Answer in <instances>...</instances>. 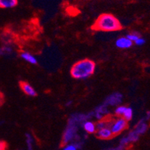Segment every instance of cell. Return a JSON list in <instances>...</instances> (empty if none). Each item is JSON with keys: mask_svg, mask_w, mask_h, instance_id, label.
Wrapping results in <instances>:
<instances>
[{"mask_svg": "<svg viewBox=\"0 0 150 150\" xmlns=\"http://www.w3.org/2000/svg\"><path fill=\"white\" fill-rule=\"evenodd\" d=\"M20 86H21V89H22L23 92L26 94V96H30V97H35V96H37V92H36L35 89L27 82L21 81Z\"/></svg>", "mask_w": 150, "mask_h": 150, "instance_id": "cell-7", "label": "cell"}, {"mask_svg": "<svg viewBox=\"0 0 150 150\" xmlns=\"http://www.w3.org/2000/svg\"><path fill=\"white\" fill-rule=\"evenodd\" d=\"M7 146V143L5 142L0 141V150H6Z\"/></svg>", "mask_w": 150, "mask_h": 150, "instance_id": "cell-19", "label": "cell"}, {"mask_svg": "<svg viewBox=\"0 0 150 150\" xmlns=\"http://www.w3.org/2000/svg\"><path fill=\"white\" fill-rule=\"evenodd\" d=\"M92 29L100 32H116L122 29V24L115 16L110 14H102L96 19Z\"/></svg>", "mask_w": 150, "mask_h": 150, "instance_id": "cell-1", "label": "cell"}, {"mask_svg": "<svg viewBox=\"0 0 150 150\" xmlns=\"http://www.w3.org/2000/svg\"><path fill=\"white\" fill-rule=\"evenodd\" d=\"M148 128V126H147V124L146 123V121L144 119L140 120L138 122V124L137 125L136 128H134V131H136L137 133H138L139 134H142L145 133L146 131Z\"/></svg>", "mask_w": 150, "mask_h": 150, "instance_id": "cell-13", "label": "cell"}, {"mask_svg": "<svg viewBox=\"0 0 150 150\" xmlns=\"http://www.w3.org/2000/svg\"><path fill=\"white\" fill-rule=\"evenodd\" d=\"M77 130V123L75 122L72 119L69 120L68 125L63 136V141L65 143H67L68 141L71 140L76 135V132Z\"/></svg>", "mask_w": 150, "mask_h": 150, "instance_id": "cell-4", "label": "cell"}, {"mask_svg": "<svg viewBox=\"0 0 150 150\" xmlns=\"http://www.w3.org/2000/svg\"><path fill=\"white\" fill-rule=\"evenodd\" d=\"M127 107L122 105L117 106L115 109V114L118 116V117H122L123 114H124L125 111L126 110Z\"/></svg>", "mask_w": 150, "mask_h": 150, "instance_id": "cell-15", "label": "cell"}, {"mask_svg": "<svg viewBox=\"0 0 150 150\" xmlns=\"http://www.w3.org/2000/svg\"><path fill=\"white\" fill-rule=\"evenodd\" d=\"M96 65L89 59L80 60L73 65L70 71L71 77L77 80H85L95 73Z\"/></svg>", "mask_w": 150, "mask_h": 150, "instance_id": "cell-2", "label": "cell"}, {"mask_svg": "<svg viewBox=\"0 0 150 150\" xmlns=\"http://www.w3.org/2000/svg\"><path fill=\"white\" fill-rule=\"evenodd\" d=\"M83 128L84 131L88 134H94L96 133L97 129H96V124L90 120H86L83 123Z\"/></svg>", "mask_w": 150, "mask_h": 150, "instance_id": "cell-10", "label": "cell"}, {"mask_svg": "<svg viewBox=\"0 0 150 150\" xmlns=\"http://www.w3.org/2000/svg\"><path fill=\"white\" fill-rule=\"evenodd\" d=\"M149 118H150V112L149 111V112H146V116L144 117V120H145V121H146V120H149Z\"/></svg>", "mask_w": 150, "mask_h": 150, "instance_id": "cell-20", "label": "cell"}, {"mask_svg": "<svg viewBox=\"0 0 150 150\" xmlns=\"http://www.w3.org/2000/svg\"><path fill=\"white\" fill-rule=\"evenodd\" d=\"M2 100H3V97H2V94L0 93V104H2Z\"/></svg>", "mask_w": 150, "mask_h": 150, "instance_id": "cell-21", "label": "cell"}, {"mask_svg": "<svg viewBox=\"0 0 150 150\" xmlns=\"http://www.w3.org/2000/svg\"><path fill=\"white\" fill-rule=\"evenodd\" d=\"M96 133L97 137L101 140H109L113 137V134L109 127H105V128L97 130Z\"/></svg>", "mask_w": 150, "mask_h": 150, "instance_id": "cell-8", "label": "cell"}, {"mask_svg": "<svg viewBox=\"0 0 150 150\" xmlns=\"http://www.w3.org/2000/svg\"><path fill=\"white\" fill-rule=\"evenodd\" d=\"M109 128L113 136L120 134L128 128V122L122 117H118L115 120H110Z\"/></svg>", "mask_w": 150, "mask_h": 150, "instance_id": "cell-3", "label": "cell"}, {"mask_svg": "<svg viewBox=\"0 0 150 150\" xmlns=\"http://www.w3.org/2000/svg\"><path fill=\"white\" fill-rule=\"evenodd\" d=\"M21 57L22 59L24 60V61L27 62L32 64V65H36V64L38 63V60L37 59L35 58V56L32 55L30 53H29V52H22V53H21Z\"/></svg>", "mask_w": 150, "mask_h": 150, "instance_id": "cell-11", "label": "cell"}, {"mask_svg": "<svg viewBox=\"0 0 150 150\" xmlns=\"http://www.w3.org/2000/svg\"><path fill=\"white\" fill-rule=\"evenodd\" d=\"M126 37L128 38V39H129L130 41H131V42L134 43V42H135V41H136L138 39V38L140 37V36L139 35L138 33H130V34L127 35Z\"/></svg>", "mask_w": 150, "mask_h": 150, "instance_id": "cell-16", "label": "cell"}, {"mask_svg": "<svg viewBox=\"0 0 150 150\" xmlns=\"http://www.w3.org/2000/svg\"><path fill=\"white\" fill-rule=\"evenodd\" d=\"M62 150H77V146L74 144H67L64 146Z\"/></svg>", "mask_w": 150, "mask_h": 150, "instance_id": "cell-17", "label": "cell"}, {"mask_svg": "<svg viewBox=\"0 0 150 150\" xmlns=\"http://www.w3.org/2000/svg\"><path fill=\"white\" fill-rule=\"evenodd\" d=\"M108 114V107L104 104H103L102 105L98 107V108L95 110L93 113H92L94 117H96V119H98V120H99L105 119L106 116H107V115Z\"/></svg>", "mask_w": 150, "mask_h": 150, "instance_id": "cell-6", "label": "cell"}, {"mask_svg": "<svg viewBox=\"0 0 150 150\" xmlns=\"http://www.w3.org/2000/svg\"><path fill=\"white\" fill-rule=\"evenodd\" d=\"M133 45L127 37H121L116 41V46L120 49H128Z\"/></svg>", "mask_w": 150, "mask_h": 150, "instance_id": "cell-9", "label": "cell"}, {"mask_svg": "<svg viewBox=\"0 0 150 150\" xmlns=\"http://www.w3.org/2000/svg\"><path fill=\"white\" fill-rule=\"evenodd\" d=\"M145 42H146L145 39H144V38H143L140 37L138 39L135 41L134 43H135V45H137V46H142V45H143L144 44H145Z\"/></svg>", "mask_w": 150, "mask_h": 150, "instance_id": "cell-18", "label": "cell"}, {"mask_svg": "<svg viewBox=\"0 0 150 150\" xmlns=\"http://www.w3.org/2000/svg\"><path fill=\"white\" fill-rule=\"evenodd\" d=\"M122 101V95L119 92L112 93L104 101V104H105L107 107L108 106H119L121 104Z\"/></svg>", "mask_w": 150, "mask_h": 150, "instance_id": "cell-5", "label": "cell"}, {"mask_svg": "<svg viewBox=\"0 0 150 150\" xmlns=\"http://www.w3.org/2000/svg\"><path fill=\"white\" fill-rule=\"evenodd\" d=\"M133 114H134V112H133V110H132V108L127 107L126 110H125L124 114H123L122 116V118H124L125 120H126L127 122H128L130 121V120H131V119H132V117H133Z\"/></svg>", "mask_w": 150, "mask_h": 150, "instance_id": "cell-14", "label": "cell"}, {"mask_svg": "<svg viewBox=\"0 0 150 150\" xmlns=\"http://www.w3.org/2000/svg\"><path fill=\"white\" fill-rule=\"evenodd\" d=\"M18 3L17 0H0L1 8H12Z\"/></svg>", "mask_w": 150, "mask_h": 150, "instance_id": "cell-12", "label": "cell"}]
</instances>
